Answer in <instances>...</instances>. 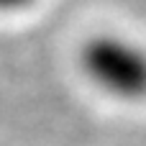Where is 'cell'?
<instances>
[{"label":"cell","mask_w":146,"mask_h":146,"mask_svg":"<svg viewBox=\"0 0 146 146\" xmlns=\"http://www.w3.org/2000/svg\"><path fill=\"white\" fill-rule=\"evenodd\" d=\"M82 77L118 103L146 100V46L118 33H98L77 51Z\"/></svg>","instance_id":"1"},{"label":"cell","mask_w":146,"mask_h":146,"mask_svg":"<svg viewBox=\"0 0 146 146\" xmlns=\"http://www.w3.org/2000/svg\"><path fill=\"white\" fill-rule=\"evenodd\" d=\"M38 0H0V13H21L36 5Z\"/></svg>","instance_id":"2"}]
</instances>
